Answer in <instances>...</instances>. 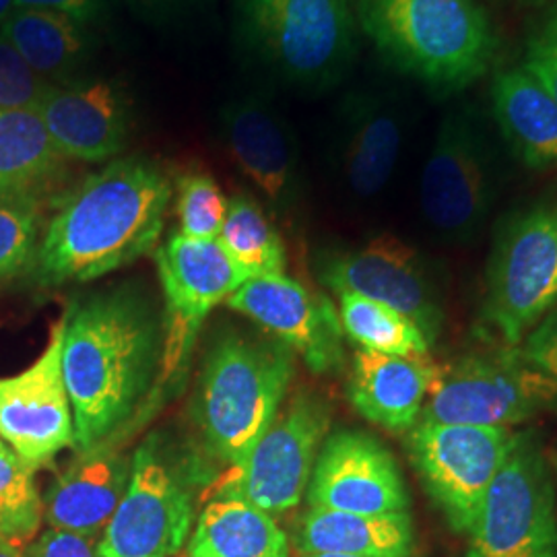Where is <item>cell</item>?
Here are the masks:
<instances>
[{"label": "cell", "mask_w": 557, "mask_h": 557, "mask_svg": "<svg viewBox=\"0 0 557 557\" xmlns=\"http://www.w3.org/2000/svg\"><path fill=\"white\" fill-rule=\"evenodd\" d=\"M499 133L529 168L557 165V101L527 69L499 71L492 83Z\"/></svg>", "instance_id": "obj_22"}, {"label": "cell", "mask_w": 557, "mask_h": 557, "mask_svg": "<svg viewBox=\"0 0 557 557\" xmlns=\"http://www.w3.org/2000/svg\"><path fill=\"white\" fill-rule=\"evenodd\" d=\"M0 36L41 79L73 75L87 52L83 23L48 9H13L0 21Z\"/></svg>", "instance_id": "obj_27"}, {"label": "cell", "mask_w": 557, "mask_h": 557, "mask_svg": "<svg viewBox=\"0 0 557 557\" xmlns=\"http://www.w3.org/2000/svg\"><path fill=\"white\" fill-rule=\"evenodd\" d=\"M156 264L163 292V349L149 419L182 391L207 317L248 281L218 238H186L178 232L156 250Z\"/></svg>", "instance_id": "obj_5"}, {"label": "cell", "mask_w": 557, "mask_h": 557, "mask_svg": "<svg viewBox=\"0 0 557 557\" xmlns=\"http://www.w3.org/2000/svg\"><path fill=\"white\" fill-rule=\"evenodd\" d=\"M40 200L0 199V283L29 267L40 246Z\"/></svg>", "instance_id": "obj_31"}, {"label": "cell", "mask_w": 557, "mask_h": 557, "mask_svg": "<svg viewBox=\"0 0 557 557\" xmlns=\"http://www.w3.org/2000/svg\"><path fill=\"white\" fill-rule=\"evenodd\" d=\"M172 197V182L147 158L112 161L87 176L44 232L38 283H85L140 259L158 246Z\"/></svg>", "instance_id": "obj_2"}, {"label": "cell", "mask_w": 557, "mask_h": 557, "mask_svg": "<svg viewBox=\"0 0 557 557\" xmlns=\"http://www.w3.org/2000/svg\"><path fill=\"white\" fill-rule=\"evenodd\" d=\"M299 554L359 557H411L416 527L409 512L351 515L310 508L296 529Z\"/></svg>", "instance_id": "obj_23"}, {"label": "cell", "mask_w": 557, "mask_h": 557, "mask_svg": "<svg viewBox=\"0 0 557 557\" xmlns=\"http://www.w3.org/2000/svg\"><path fill=\"white\" fill-rule=\"evenodd\" d=\"M15 9H48L87 23L100 13V0H15Z\"/></svg>", "instance_id": "obj_37"}, {"label": "cell", "mask_w": 557, "mask_h": 557, "mask_svg": "<svg viewBox=\"0 0 557 557\" xmlns=\"http://www.w3.org/2000/svg\"><path fill=\"white\" fill-rule=\"evenodd\" d=\"M186 557H289L275 518L238 498H211L202 508Z\"/></svg>", "instance_id": "obj_25"}, {"label": "cell", "mask_w": 557, "mask_h": 557, "mask_svg": "<svg viewBox=\"0 0 557 557\" xmlns=\"http://www.w3.org/2000/svg\"><path fill=\"white\" fill-rule=\"evenodd\" d=\"M64 314L40 358L0 379V440L34 471L64 448H75L73 407L62 376Z\"/></svg>", "instance_id": "obj_14"}, {"label": "cell", "mask_w": 557, "mask_h": 557, "mask_svg": "<svg viewBox=\"0 0 557 557\" xmlns=\"http://www.w3.org/2000/svg\"><path fill=\"white\" fill-rule=\"evenodd\" d=\"M518 434L506 428L419 419L409 432V457L448 527L467 535Z\"/></svg>", "instance_id": "obj_11"}, {"label": "cell", "mask_w": 557, "mask_h": 557, "mask_svg": "<svg viewBox=\"0 0 557 557\" xmlns=\"http://www.w3.org/2000/svg\"><path fill=\"white\" fill-rule=\"evenodd\" d=\"M320 278L335 294H356L409 317L434 345L444 310L436 281L416 248L395 236H379L356 250L322 260Z\"/></svg>", "instance_id": "obj_15"}, {"label": "cell", "mask_w": 557, "mask_h": 557, "mask_svg": "<svg viewBox=\"0 0 557 557\" xmlns=\"http://www.w3.org/2000/svg\"><path fill=\"white\" fill-rule=\"evenodd\" d=\"M244 40L277 73L304 87H326L356 50L354 0H238Z\"/></svg>", "instance_id": "obj_6"}, {"label": "cell", "mask_w": 557, "mask_h": 557, "mask_svg": "<svg viewBox=\"0 0 557 557\" xmlns=\"http://www.w3.org/2000/svg\"><path fill=\"white\" fill-rule=\"evenodd\" d=\"M331 421V403L301 388L283 403L246 458L221 475L213 498L244 499L271 517L294 510L306 496Z\"/></svg>", "instance_id": "obj_8"}, {"label": "cell", "mask_w": 557, "mask_h": 557, "mask_svg": "<svg viewBox=\"0 0 557 557\" xmlns=\"http://www.w3.org/2000/svg\"><path fill=\"white\" fill-rule=\"evenodd\" d=\"M218 239L246 277L285 273V244L259 202L244 195L230 200Z\"/></svg>", "instance_id": "obj_29"}, {"label": "cell", "mask_w": 557, "mask_h": 557, "mask_svg": "<svg viewBox=\"0 0 557 557\" xmlns=\"http://www.w3.org/2000/svg\"><path fill=\"white\" fill-rule=\"evenodd\" d=\"M184 557H186V556H184Z\"/></svg>", "instance_id": "obj_43"}, {"label": "cell", "mask_w": 557, "mask_h": 557, "mask_svg": "<svg viewBox=\"0 0 557 557\" xmlns=\"http://www.w3.org/2000/svg\"><path fill=\"white\" fill-rule=\"evenodd\" d=\"M421 211L444 238L478 236L494 205L490 145L469 108H455L440 120L419 186Z\"/></svg>", "instance_id": "obj_12"}, {"label": "cell", "mask_w": 557, "mask_h": 557, "mask_svg": "<svg viewBox=\"0 0 557 557\" xmlns=\"http://www.w3.org/2000/svg\"><path fill=\"white\" fill-rule=\"evenodd\" d=\"M557 310V199L522 209L499 232L487 267L483 319L518 347Z\"/></svg>", "instance_id": "obj_7"}, {"label": "cell", "mask_w": 557, "mask_h": 557, "mask_svg": "<svg viewBox=\"0 0 557 557\" xmlns=\"http://www.w3.org/2000/svg\"><path fill=\"white\" fill-rule=\"evenodd\" d=\"M310 508L351 515L409 512V492L397 458L358 430L326 436L306 490Z\"/></svg>", "instance_id": "obj_16"}, {"label": "cell", "mask_w": 557, "mask_h": 557, "mask_svg": "<svg viewBox=\"0 0 557 557\" xmlns=\"http://www.w3.org/2000/svg\"><path fill=\"white\" fill-rule=\"evenodd\" d=\"M225 304L285 343L314 374L335 372L343 363L337 308L296 278L285 273L248 278Z\"/></svg>", "instance_id": "obj_17"}, {"label": "cell", "mask_w": 557, "mask_h": 557, "mask_svg": "<svg viewBox=\"0 0 557 557\" xmlns=\"http://www.w3.org/2000/svg\"><path fill=\"white\" fill-rule=\"evenodd\" d=\"M140 4H145V7H156V9H160V7H172V4H176L178 0H137Z\"/></svg>", "instance_id": "obj_39"}, {"label": "cell", "mask_w": 557, "mask_h": 557, "mask_svg": "<svg viewBox=\"0 0 557 557\" xmlns=\"http://www.w3.org/2000/svg\"><path fill=\"white\" fill-rule=\"evenodd\" d=\"M186 481L161 455L156 440L133 453L131 481L98 543L100 557H174L193 524Z\"/></svg>", "instance_id": "obj_13"}, {"label": "cell", "mask_w": 557, "mask_h": 557, "mask_svg": "<svg viewBox=\"0 0 557 557\" xmlns=\"http://www.w3.org/2000/svg\"><path fill=\"white\" fill-rule=\"evenodd\" d=\"M131 471L133 455L116 444L77 453L41 498L44 520L50 529L100 539L124 498Z\"/></svg>", "instance_id": "obj_19"}, {"label": "cell", "mask_w": 557, "mask_h": 557, "mask_svg": "<svg viewBox=\"0 0 557 557\" xmlns=\"http://www.w3.org/2000/svg\"><path fill=\"white\" fill-rule=\"evenodd\" d=\"M38 114L66 160H112L124 149L131 133L128 100L110 81L73 87L50 85Z\"/></svg>", "instance_id": "obj_18"}, {"label": "cell", "mask_w": 557, "mask_h": 557, "mask_svg": "<svg viewBox=\"0 0 557 557\" xmlns=\"http://www.w3.org/2000/svg\"><path fill=\"white\" fill-rule=\"evenodd\" d=\"M343 333L359 349L395 358L430 359L432 343L409 317L395 308L356 294H338Z\"/></svg>", "instance_id": "obj_28"}, {"label": "cell", "mask_w": 557, "mask_h": 557, "mask_svg": "<svg viewBox=\"0 0 557 557\" xmlns=\"http://www.w3.org/2000/svg\"><path fill=\"white\" fill-rule=\"evenodd\" d=\"M62 376L75 450L122 446L145 421L160 376L163 312L137 287L73 301L64 312Z\"/></svg>", "instance_id": "obj_1"}, {"label": "cell", "mask_w": 557, "mask_h": 557, "mask_svg": "<svg viewBox=\"0 0 557 557\" xmlns=\"http://www.w3.org/2000/svg\"><path fill=\"white\" fill-rule=\"evenodd\" d=\"M66 161L38 110H0V199L40 200Z\"/></svg>", "instance_id": "obj_24"}, {"label": "cell", "mask_w": 557, "mask_h": 557, "mask_svg": "<svg viewBox=\"0 0 557 557\" xmlns=\"http://www.w3.org/2000/svg\"><path fill=\"white\" fill-rule=\"evenodd\" d=\"M44 518L34 469L0 440V539L25 549Z\"/></svg>", "instance_id": "obj_30"}, {"label": "cell", "mask_w": 557, "mask_h": 557, "mask_svg": "<svg viewBox=\"0 0 557 557\" xmlns=\"http://www.w3.org/2000/svg\"><path fill=\"white\" fill-rule=\"evenodd\" d=\"M0 557L27 556H25V549H21V547H15V545H11V543H7V541H2V539H0Z\"/></svg>", "instance_id": "obj_38"}, {"label": "cell", "mask_w": 557, "mask_h": 557, "mask_svg": "<svg viewBox=\"0 0 557 557\" xmlns=\"http://www.w3.org/2000/svg\"><path fill=\"white\" fill-rule=\"evenodd\" d=\"M299 557H359V556H343V554H301Z\"/></svg>", "instance_id": "obj_41"}, {"label": "cell", "mask_w": 557, "mask_h": 557, "mask_svg": "<svg viewBox=\"0 0 557 557\" xmlns=\"http://www.w3.org/2000/svg\"><path fill=\"white\" fill-rule=\"evenodd\" d=\"M549 462H552V465H554V467H556V471H557V457L552 458V460H549Z\"/></svg>", "instance_id": "obj_42"}, {"label": "cell", "mask_w": 557, "mask_h": 557, "mask_svg": "<svg viewBox=\"0 0 557 557\" xmlns=\"http://www.w3.org/2000/svg\"><path fill=\"white\" fill-rule=\"evenodd\" d=\"M522 69H527L557 101V4L541 21L537 32L527 44Z\"/></svg>", "instance_id": "obj_34"}, {"label": "cell", "mask_w": 557, "mask_h": 557, "mask_svg": "<svg viewBox=\"0 0 557 557\" xmlns=\"http://www.w3.org/2000/svg\"><path fill=\"white\" fill-rule=\"evenodd\" d=\"M100 539L83 537L77 533L48 529L40 537L34 539L25 547L27 557H100Z\"/></svg>", "instance_id": "obj_36"}, {"label": "cell", "mask_w": 557, "mask_h": 557, "mask_svg": "<svg viewBox=\"0 0 557 557\" xmlns=\"http://www.w3.org/2000/svg\"><path fill=\"white\" fill-rule=\"evenodd\" d=\"M438 366L430 359L395 358L358 349L351 361L347 395L359 416L388 432L416 428Z\"/></svg>", "instance_id": "obj_21"}, {"label": "cell", "mask_w": 557, "mask_h": 557, "mask_svg": "<svg viewBox=\"0 0 557 557\" xmlns=\"http://www.w3.org/2000/svg\"><path fill=\"white\" fill-rule=\"evenodd\" d=\"M296 354L271 335L230 331L202 359L193 398V421L209 455L238 465L277 418Z\"/></svg>", "instance_id": "obj_4"}, {"label": "cell", "mask_w": 557, "mask_h": 557, "mask_svg": "<svg viewBox=\"0 0 557 557\" xmlns=\"http://www.w3.org/2000/svg\"><path fill=\"white\" fill-rule=\"evenodd\" d=\"M356 17L395 69L446 94L481 79L498 54L479 0H356Z\"/></svg>", "instance_id": "obj_3"}, {"label": "cell", "mask_w": 557, "mask_h": 557, "mask_svg": "<svg viewBox=\"0 0 557 557\" xmlns=\"http://www.w3.org/2000/svg\"><path fill=\"white\" fill-rule=\"evenodd\" d=\"M223 135L239 172L269 205L289 207L298 176V147L287 122L264 101L250 98L223 112Z\"/></svg>", "instance_id": "obj_20"}, {"label": "cell", "mask_w": 557, "mask_h": 557, "mask_svg": "<svg viewBox=\"0 0 557 557\" xmlns=\"http://www.w3.org/2000/svg\"><path fill=\"white\" fill-rule=\"evenodd\" d=\"M347 119L345 176L358 197H374L397 168L403 124L397 110L376 98H359Z\"/></svg>", "instance_id": "obj_26"}, {"label": "cell", "mask_w": 557, "mask_h": 557, "mask_svg": "<svg viewBox=\"0 0 557 557\" xmlns=\"http://www.w3.org/2000/svg\"><path fill=\"white\" fill-rule=\"evenodd\" d=\"M15 9V0H0V21Z\"/></svg>", "instance_id": "obj_40"}, {"label": "cell", "mask_w": 557, "mask_h": 557, "mask_svg": "<svg viewBox=\"0 0 557 557\" xmlns=\"http://www.w3.org/2000/svg\"><path fill=\"white\" fill-rule=\"evenodd\" d=\"M227 202L220 184L209 174L188 172L176 182V215L180 234L186 238H220Z\"/></svg>", "instance_id": "obj_32"}, {"label": "cell", "mask_w": 557, "mask_h": 557, "mask_svg": "<svg viewBox=\"0 0 557 557\" xmlns=\"http://www.w3.org/2000/svg\"><path fill=\"white\" fill-rule=\"evenodd\" d=\"M518 354L531 368L557 384V310L522 338Z\"/></svg>", "instance_id": "obj_35"}, {"label": "cell", "mask_w": 557, "mask_h": 557, "mask_svg": "<svg viewBox=\"0 0 557 557\" xmlns=\"http://www.w3.org/2000/svg\"><path fill=\"white\" fill-rule=\"evenodd\" d=\"M50 85L0 36V110H38Z\"/></svg>", "instance_id": "obj_33"}, {"label": "cell", "mask_w": 557, "mask_h": 557, "mask_svg": "<svg viewBox=\"0 0 557 557\" xmlns=\"http://www.w3.org/2000/svg\"><path fill=\"white\" fill-rule=\"evenodd\" d=\"M467 537L462 557H557L556 485L535 434H518Z\"/></svg>", "instance_id": "obj_9"}, {"label": "cell", "mask_w": 557, "mask_h": 557, "mask_svg": "<svg viewBox=\"0 0 557 557\" xmlns=\"http://www.w3.org/2000/svg\"><path fill=\"white\" fill-rule=\"evenodd\" d=\"M556 405V382L508 347L438 368L421 419L510 430Z\"/></svg>", "instance_id": "obj_10"}]
</instances>
